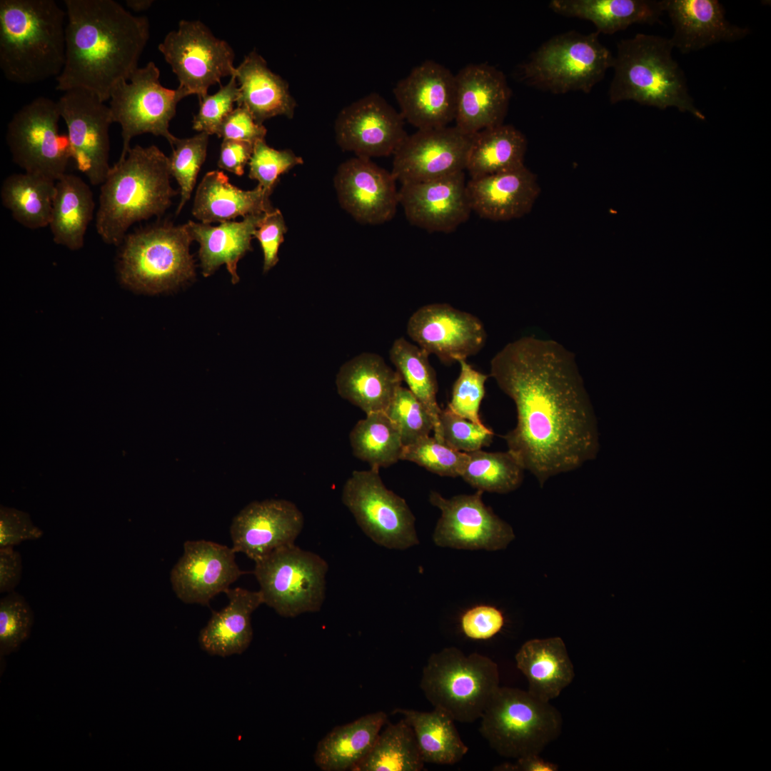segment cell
Listing matches in <instances>:
<instances>
[{"label": "cell", "instance_id": "42", "mask_svg": "<svg viewBox=\"0 0 771 771\" xmlns=\"http://www.w3.org/2000/svg\"><path fill=\"white\" fill-rule=\"evenodd\" d=\"M353 455L371 468H387L400 460L403 444L400 433L385 412L366 415L349 435Z\"/></svg>", "mask_w": 771, "mask_h": 771}, {"label": "cell", "instance_id": "19", "mask_svg": "<svg viewBox=\"0 0 771 771\" xmlns=\"http://www.w3.org/2000/svg\"><path fill=\"white\" fill-rule=\"evenodd\" d=\"M407 333L420 348L446 364L477 354L487 338L478 318L440 303L416 310L408 320Z\"/></svg>", "mask_w": 771, "mask_h": 771}, {"label": "cell", "instance_id": "22", "mask_svg": "<svg viewBox=\"0 0 771 771\" xmlns=\"http://www.w3.org/2000/svg\"><path fill=\"white\" fill-rule=\"evenodd\" d=\"M393 94L403 118L418 129L448 126L455 120V75L434 61L414 67Z\"/></svg>", "mask_w": 771, "mask_h": 771}, {"label": "cell", "instance_id": "57", "mask_svg": "<svg viewBox=\"0 0 771 771\" xmlns=\"http://www.w3.org/2000/svg\"><path fill=\"white\" fill-rule=\"evenodd\" d=\"M23 573L22 558L14 547L0 548V593L15 591Z\"/></svg>", "mask_w": 771, "mask_h": 771}, {"label": "cell", "instance_id": "29", "mask_svg": "<svg viewBox=\"0 0 771 771\" xmlns=\"http://www.w3.org/2000/svg\"><path fill=\"white\" fill-rule=\"evenodd\" d=\"M234 76L238 84L236 104L247 109L258 124L277 116L293 117L296 101L288 83L268 68L256 50L245 56Z\"/></svg>", "mask_w": 771, "mask_h": 771}, {"label": "cell", "instance_id": "26", "mask_svg": "<svg viewBox=\"0 0 771 771\" xmlns=\"http://www.w3.org/2000/svg\"><path fill=\"white\" fill-rule=\"evenodd\" d=\"M540 191L536 176L525 165L467 181L472 211L493 221H510L528 214Z\"/></svg>", "mask_w": 771, "mask_h": 771}, {"label": "cell", "instance_id": "50", "mask_svg": "<svg viewBox=\"0 0 771 771\" xmlns=\"http://www.w3.org/2000/svg\"><path fill=\"white\" fill-rule=\"evenodd\" d=\"M439 421L443 443L458 451H475L493 441L494 433L490 428L463 418L448 407L441 409Z\"/></svg>", "mask_w": 771, "mask_h": 771}, {"label": "cell", "instance_id": "53", "mask_svg": "<svg viewBox=\"0 0 771 771\" xmlns=\"http://www.w3.org/2000/svg\"><path fill=\"white\" fill-rule=\"evenodd\" d=\"M504 623L503 613L497 608L487 605L474 606L460 618L462 632L473 640L493 638L501 630Z\"/></svg>", "mask_w": 771, "mask_h": 771}, {"label": "cell", "instance_id": "48", "mask_svg": "<svg viewBox=\"0 0 771 771\" xmlns=\"http://www.w3.org/2000/svg\"><path fill=\"white\" fill-rule=\"evenodd\" d=\"M303 163V158L291 150H277L261 140L253 145L248 177L258 181V185L271 195L280 176Z\"/></svg>", "mask_w": 771, "mask_h": 771}, {"label": "cell", "instance_id": "33", "mask_svg": "<svg viewBox=\"0 0 771 771\" xmlns=\"http://www.w3.org/2000/svg\"><path fill=\"white\" fill-rule=\"evenodd\" d=\"M515 659L528 682V691L545 701L559 696L575 677L573 665L560 637L528 640Z\"/></svg>", "mask_w": 771, "mask_h": 771}, {"label": "cell", "instance_id": "39", "mask_svg": "<svg viewBox=\"0 0 771 771\" xmlns=\"http://www.w3.org/2000/svg\"><path fill=\"white\" fill-rule=\"evenodd\" d=\"M55 190V181L24 172L4 180L0 197L16 221L24 227L38 229L49 225Z\"/></svg>", "mask_w": 771, "mask_h": 771}, {"label": "cell", "instance_id": "35", "mask_svg": "<svg viewBox=\"0 0 771 771\" xmlns=\"http://www.w3.org/2000/svg\"><path fill=\"white\" fill-rule=\"evenodd\" d=\"M549 7L558 14L591 21L605 34L633 24L652 25L664 12L662 1L653 0H552Z\"/></svg>", "mask_w": 771, "mask_h": 771}, {"label": "cell", "instance_id": "36", "mask_svg": "<svg viewBox=\"0 0 771 771\" xmlns=\"http://www.w3.org/2000/svg\"><path fill=\"white\" fill-rule=\"evenodd\" d=\"M95 208L92 191L79 176L65 173L56 181L50 227L54 241L81 248Z\"/></svg>", "mask_w": 771, "mask_h": 771}, {"label": "cell", "instance_id": "10", "mask_svg": "<svg viewBox=\"0 0 771 771\" xmlns=\"http://www.w3.org/2000/svg\"><path fill=\"white\" fill-rule=\"evenodd\" d=\"M328 563L296 544L255 562L253 574L263 603L284 618L321 610L326 598Z\"/></svg>", "mask_w": 771, "mask_h": 771}, {"label": "cell", "instance_id": "28", "mask_svg": "<svg viewBox=\"0 0 771 771\" xmlns=\"http://www.w3.org/2000/svg\"><path fill=\"white\" fill-rule=\"evenodd\" d=\"M402 381L379 355L363 353L341 367L336 384L343 398L368 415L385 412Z\"/></svg>", "mask_w": 771, "mask_h": 771}, {"label": "cell", "instance_id": "59", "mask_svg": "<svg viewBox=\"0 0 771 771\" xmlns=\"http://www.w3.org/2000/svg\"><path fill=\"white\" fill-rule=\"evenodd\" d=\"M153 3L152 0H127L126 1V6L136 12L147 10Z\"/></svg>", "mask_w": 771, "mask_h": 771}, {"label": "cell", "instance_id": "23", "mask_svg": "<svg viewBox=\"0 0 771 771\" xmlns=\"http://www.w3.org/2000/svg\"><path fill=\"white\" fill-rule=\"evenodd\" d=\"M396 180L371 158L356 156L340 165L334 183L341 206L363 223L391 220L399 203Z\"/></svg>", "mask_w": 771, "mask_h": 771}, {"label": "cell", "instance_id": "46", "mask_svg": "<svg viewBox=\"0 0 771 771\" xmlns=\"http://www.w3.org/2000/svg\"><path fill=\"white\" fill-rule=\"evenodd\" d=\"M34 614L26 598L16 591L0 600V658L19 650L30 636Z\"/></svg>", "mask_w": 771, "mask_h": 771}, {"label": "cell", "instance_id": "18", "mask_svg": "<svg viewBox=\"0 0 771 771\" xmlns=\"http://www.w3.org/2000/svg\"><path fill=\"white\" fill-rule=\"evenodd\" d=\"M335 133L342 149L367 158L393 155L408 136L401 114L376 93L344 107Z\"/></svg>", "mask_w": 771, "mask_h": 771}, {"label": "cell", "instance_id": "8", "mask_svg": "<svg viewBox=\"0 0 771 771\" xmlns=\"http://www.w3.org/2000/svg\"><path fill=\"white\" fill-rule=\"evenodd\" d=\"M192 241L185 224H156L126 234L119 260L122 283L154 293L193 278Z\"/></svg>", "mask_w": 771, "mask_h": 771}, {"label": "cell", "instance_id": "55", "mask_svg": "<svg viewBox=\"0 0 771 771\" xmlns=\"http://www.w3.org/2000/svg\"><path fill=\"white\" fill-rule=\"evenodd\" d=\"M266 133V128L258 124L247 109L238 106L224 119L216 135L223 140L246 141L254 145L265 140Z\"/></svg>", "mask_w": 771, "mask_h": 771}, {"label": "cell", "instance_id": "44", "mask_svg": "<svg viewBox=\"0 0 771 771\" xmlns=\"http://www.w3.org/2000/svg\"><path fill=\"white\" fill-rule=\"evenodd\" d=\"M208 137L206 133L200 132L191 138H177L172 147L169 170L179 185L181 193L176 214L191 197L197 175L206 158Z\"/></svg>", "mask_w": 771, "mask_h": 771}, {"label": "cell", "instance_id": "49", "mask_svg": "<svg viewBox=\"0 0 771 771\" xmlns=\"http://www.w3.org/2000/svg\"><path fill=\"white\" fill-rule=\"evenodd\" d=\"M460 374L455 381L448 408L459 416L477 424H483L479 415L481 402L485 394V384L488 376L474 369L466 360H459Z\"/></svg>", "mask_w": 771, "mask_h": 771}, {"label": "cell", "instance_id": "9", "mask_svg": "<svg viewBox=\"0 0 771 771\" xmlns=\"http://www.w3.org/2000/svg\"><path fill=\"white\" fill-rule=\"evenodd\" d=\"M598 31H570L544 42L521 67L528 85L555 94L589 93L612 68L614 56Z\"/></svg>", "mask_w": 771, "mask_h": 771}, {"label": "cell", "instance_id": "37", "mask_svg": "<svg viewBox=\"0 0 771 771\" xmlns=\"http://www.w3.org/2000/svg\"><path fill=\"white\" fill-rule=\"evenodd\" d=\"M527 143L524 134L512 125L483 129L471 136L465 170L473 178L523 166Z\"/></svg>", "mask_w": 771, "mask_h": 771}, {"label": "cell", "instance_id": "40", "mask_svg": "<svg viewBox=\"0 0 771 771\" xmlns=\"http://www.w3.org/2000/svg\"><path fill=\"white\" fill-rule=\"evenodd\" d=\"M390 361L408 389L425 406L433 423L434 437L443 442L437 403L438 381L428 356L418 346L403 338L396 339L389 351Z\"/></svg>", "mask_w": 771, "mask_h": 771}, {"label": "cell", "instance_id": "2", "mask_svg": "<svg viewBox=\"0 0 771 771\" xmlns=\"http://www.w3.org/2000/svg\"><path fill=\"white\" fill-rule=\"evenodd\" d=\"M66 60L56 89H84L101 101L128 81L149 39V22L114 0H64Z\"/></svg>", "mask_w": 771, "mask_h": 771}, {"label": "cell", "instance_id": "30", "mask_svg": "<svg viewBox=\"0 0 771 771\" xmlns=\"http://www.w3.org/2000/svg\"><path fill=\"white\" fill-rule=\"evenodd\" d=\"M228 605L213 612L206 625L201 630L198 642L211 655L228 657L243 653L253 639L251 615L263 604L259 590L241 588L226 590Z\"/></svg>", "mask_w": 771, "mask_h": 771}, {"label": "cell", "instance_id": "3", "mask_svg": "<svg viewBox=\"0 0 771 771\" xmlns=\"http://www.w3.org/2000/svg\"><path fill=\"white\" fill-rule=\"evenodd\" d=\"M171 176L169 157L157 146L131 147L101 184L96 229L101 239L119 245L131 225L162 215L178 193Z\"/></svg>", "mask_w": 771, "mask_h": 771}, {"label": "cell", "instance_id": "32", "mask_svg": "<svg viewBox=\"0 0 771 771\" xmlns=\"http://www.w3.org/2000/svg\"><path fill=\"white\" fill-rule=\"evenodd\" d=\"M270 196L259 185L253 190H241L232 185L223 172L212 171L206 173L198 186L192 213L206 224L262 214L274 209Z\"/></svg>", "mask_w": 771, "mask_h": 771}, {"label": "cell", "instance_id": "25", "mask_svg": "<svg viewBox=\"0 0 771 771\" xmlns=\"http://www.w3.org/2000/svg\"><path fill=\"white\" fill-rule=\"evenodd\" d=\"M455 126L467 135L503 124L511 91L504 74L487 64H468L455 75Z\"/></svg>", "mask_w": 771, "mask_h": 771}, {"label": "cell", "instance_id": "47", "mask_svg": "<svg viewBox=\"0 0 771 771\" xmlns=\"http://www.w3.org/2000/svg\"><path fill=\"white\" fill-rule=\"evenodd\" d=\"M385 413L396 425L403 446L429 436L433 431L431 416L408 388L399 387Z\"/></svg>", "mask_w": 771, "mask_h": 771}, {"label": "cell", "instance_id": "54", "mask_svg": "<svg viewBox=\"0 0 771 771\" xmlns=\"http://www.w3.org/2000/svg\"><path fill=\"white\" fill-rule=\"evenodd\" d=\"M44 532L28 513L5 507L0 510V548L14 547L22 542L40 538Z\"/></svg>", "mask_w": 771, "mask_h": 771}, {"label": "cell", "instance_id": "56", "mask_svg": "<svg viewBox=\"0 0 771 771\" xmlns=\"http://www.w3.org/2000/svg\"><path fill=\"white\" fill-rule=\"evenodd\" d=\"M253 144L241 141L223 140L218 166L220 168L242 176L251 157Z\"/></svg>", "mask_w": 771, "mask_h": 771}, {"label": "cell", "instance_id": "45", "mask_svg": "<svg viewBox=\"0 0 771 771\" xmlns=\"http://www.w3.org/2000/svg\"><path fill=\"white\" fill-rule=\"evenodd\" d=\"M468 459V453L458 451L434 436H426L404 446L400 460L423 467L440 476H460Z\"/></svg>", "mask_w": 771, "mask_h": 771}, {"label": "cell", "instance_id": "1", "mask_svg": "<svg viewBox=\"0 0 771 771\" xmlns=\"http://www.w3.org/2000/svg\"><path fill=\"white\" fill-rule=\"evenodd\" d=\"M491 376L514 402L508 450L540 486L596 458L597 416L575 355L533 336L508 343L490 361Z\"/></svg>", "mask_w": 771, "mask_h": 771}, {"label": "cell", "instance_id": "14", "mask_svg": "<svg viewBox=\"0 0 771 771\" xmlns=\"http://www.w3.org/2000/svg\"><path fill=\"white\" fill-rule=\"evenodd\" d=\"M179 81L178 88L198 101L208 89L236 72L234 51L198 20H181L158 46Z\"/></svg>", "mask_w": 771, "mask_h": 771}, {"label": "cell", "instance_id": "15", "mask_svg": "<svg viewBox=\"0 0 771 771\" xmlns=\"http://www.w3.org/2000/svg\"><path fill=\"white\" fill-rule=\"evenodd\" d=\"M483 493L445 498L430 492V503L441 512L433 534L436 545L492 551L505 549L514 540L512 527L483 503Z\"/></svg>", "mask_w": 771, "mask_h": 771}, {"label": "cell", "instance_id": "24", "mask_svg": "<svg viewBox=\"0 0 771 771\" xmlns=\"http://www.w3.org/2000/svg\"><path fill=\"white\" fill-rule=\"evenodd\" d=\"M398 198L409 223L428 232H453L472 211L464 171L401 184Z\"/></svg>", "mask_w": 771, "mask_h": 771}, {"label": "cell", "instance_id": "38", "mask_svg": "<svg viewBox=\"0 0 771 771\" xmlns=\"http://www.w3.org/2000/svg\"><path fill=\"white\" fill-rule=\"evenodd\" d=\"M393 714L400 715L412 727L425 763L453 765L468 752L455 725V720L440 709L421 712L396 708Z\"/></svg>", "mask_w": 771, "mask_h": 771}, {"label": "cell", "instance_id": "7", "mask_svg": "<svg viewBox=\"0 0 771 771\" xmlns=\"http://www.w3.org/2000/svg\"><path fill=\"white\" fill-rule=\"evenodd\" d=\"M480 719L481 735L508 758L540 755L563 727L562 715L550 702L509 687H499Z\"/></svg>", "mask_w": 771, "mask_h": 771}, {"label": "cell", "instance_id": "41", "mask_svg": "<svg viewBox=\"0 0 771 771\" xmlns=\"http://www.w3.org/2000/svg\"><path fill=\"white\" fill-rule=\"evenodd\" d=\"M412 727L402 717L388 723L353 771H420L424 767Z\"/></svg>", "mask_w": 771, "mask_h": 771}, {"label": "cell", "instance_id": "20", "mask_svg": "<svg viewBox=\"0 0 771 771\" xmlns=\"http://www.w3.org/2000/svg\"><path fill=\"white\" fill-rule=\"evenodd\" d=\"M231 548L205 540H187L183 553L170 573L177 598L185 603L208 605L245 572L238 566Z\"/></svg>", "mask_w": 771, "mask_h": 771}, {"label": "cell", "instance_id": "43", "mask_svg": "<svg viewBox=\"0 0 771 771\" xmlns=\"http://www.w3.org/2000/svg\"><path fill=\"white\" fill-rule=\"evenodd\" d=\"M468 459L460 477L473 488L482 492L508 493L518 488L525 469L508 450L468 453Z\"/></svg>", "mask_w": 771, "mask_h": 771}, {"label": "cell", "instance_id": "13", "mask_svg": "<svg viewBox=\"0 0 771 771\" xmlns=\"http://www.w3.org/2000/svg\"><path fill=\"white\" fill-rule=\"evenodd\" d=\"M57 101L39 96L23 106L7 125L6 141L13 161L26 173L56 181L71 159L67 135L59 131Z\"/></svg>", "mask_w": 771, "mask_h": 771}, {"label": "cell", "instance_id": "21", "mask_svg": "<svg viewBox=\"0 0 771 771\" xmlns=\"http://www.w3.org/2000/svg\"><path fill=\"white\" fill-rule=\"evenodd\" d=\"M303 525V515L291 501H253L233 519L232 548L256 562L278 548L295 544Z\"/></svg>", "mask_w": 771, "mask_h": 771}, {"label": "cell", "instance_id": "6", "mask_svg": "<svg viewBox=\"0 0 771 771\" xmlns=\"http://www.w3.org/2000/svg\"><path fill=\"white\" fill-rule=\"evenodd\" d=\"M499 684L498 666L491 658L448 647L430 655L420 687L434 708L471 723L480 718Z\"/></svg>", "mask_w": 771, "mask_h": 771}, {"label": "cell", "instance_id": "17", "mask_svg": "<svg viewBox=\"0 0 771 771\" xmlns=\"http://www.w3.org/2000/svg\"><path fill=\"white\" fill-rule=\"evenodd\" d=\"M471 136L455 126L418 129L393 154L390 172L403 184L464 171Z\"/></svg>", "mask_w": 771, "mask_h": 771}, {"label": "cell", "instance_id": "11", "mask_svg": "<svg viewBox=\"0 0 771 771\" xmlns=\"http://www.w3.org/2000/svg\"><path fill=\"white\" fill-rule=\"evenodd\" d=\"M160 71L153 61L138 68L129 82L119 81L111 89L109 109L114 123L121 127L123 160L130 149L131 139L149 133L164 137L173 147L177 139L169 131V123L178 103L188 95L180 88L170 89L160 82Z\"/></svg>", "mask_w": 771, "mask_h": 771}, {"label": "cell", "instance_id": "31", "mask_svg": "<svg viewBox=\"0 0 771 771\" xmlns=\"http://www.w3.org/2000/svg\"><path fill=\"white\" fill-rule=\"evenodd\" d=\"M263 215H249L241 221H226L218 226L191 221L185 224L191 239L200 244L198 254L205 277L225 264L231 282L239 281L237 263L252 250L251 240Z\"/></svg>", "mask_w": 771, "mask_h": 771}, {"label": "cell", "instance_id": "58", "mask_svg": "<svg viewBox=\"0 0 771 771\" xmlns=\"http://www.w3.org/2000/svg\"><path fill=\"white\" fill-rule=\"evenodd\" d=\"M495 768L501 771H557L558 766L543 760L539 754H530L517 758L515 763L502 764Z\"/></svg>", "mask_w": 771, "mask_h": 771}, {"label": "cell", "instance_id": "51", "mask_svg": "<svg viewBox=\"0 0 771 771\" xmlns=\"http://www.w3.org/2000/svg\"><path fill=\"white\" fill-rule=\"evenodd\" d=\"M238 96V84L235 76L227 84L212 95L207 94L199 101V109L193 116L194 130L208 135L217 134L224 119L234 109Z\"/></svg>", "mask_w": 771, "mask_h": 771}, {"label": "cell", "instance_id": "52", "mask_svg": "<svg viewBox=\"0 0 771 771\" xmlns=\"http://www.w3.org/2000/svg\"><path fill=\"white\" fill-rule=\"evenodd\" d=\"M287 227L283 216L278 208L264 213L253 237L256 238L263 252V273L268 271L278 261V249L284 241Z\"/></svg>", "mask_w": 771, "mask_h": 771}, {"label": "cell", "instance_id": "27", "mask_svg": "<svg viewBox=\"0 0 771 771\" xmlns=\"http://www.w3.org/2000/svg\"><path fill=\"white\" fill-rule=\"evenodd\" d=\"M674 28L673 47L689 54L720 42L745 38L747 28L730 24L717 0H662Z\"/></svg>", "mask_w": 771, "mask_h": 771}, {"label": "cell", "instance_id": "4", "mask_svg": "<svg viewBox=\"0 0 771 771\" xmlns=\"http://www.w3.org/2000/svg\"><path fill=\"white\" fill-rule=\"evenodd\" d=\"M66 17L54 0L0 1V68L7 80L32 84L59 76Z\"/></svg>", "mask_w": 771, "mask_h": 771}, {"label": "cell", "instance_id": "34", "mask_svg": "<svg viewBox=\"0 0 771 771\" xmlns=\"http://www.w3.org/2000/svg\"><path fill=\"white\" fill-rule=\"evenodd\" d=\"M388 715L378 711L334 727L318 743L313 755L323 771H353L373 747Z\"/></svg>", "mask_w": 771, "mask_h": 771}, {"label": "cell", "instance_id": "5", "mask_svg": "<svg viewBox=\"0 0 771 771\" xmlns=\"http://www.w3.org/2000/svg\"><path fill=\"white\" fill-rule=\"evenodd\" d=\"M673 48L670 39L645 34L619 41L608 91L610 103L633 101L660 109L674 107L705 120L672 57Z\"/></svg>", "mask_w": 771, "mask_h": 771}, {"label": "cell", "instance_id": "12", "mask_svg": "<svg viewBox=\"0 0 771 771\" xmlns=\"http://www.w3.org/2000/svg\"><path fill=\"white\" fill-rule=\"evenodd\" d=\"M341 500L376 544L406 550L419 543L412 511L403 498L386 487L379 469L354 470L343 486Z\"/></svg>", "mask_w": 771, "mask_h": 771}, {"label": "cell", "instance_id": "16", "mask_svg": "<svg viewBox=\"0 0 771 771\" xmlns=\"http://www.w3.org/2000/svg\"><path fill=\"white\" fill-rule=\"evenodd\" d=\"M57 104L67 127L71 159L91 185H101L111 169L109 131L114 121L109 106L84 89L65 91Z\"/></svg>", "mask_w": 771, "mask_h": 771}]
</instances>
